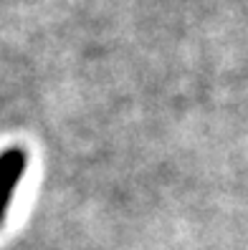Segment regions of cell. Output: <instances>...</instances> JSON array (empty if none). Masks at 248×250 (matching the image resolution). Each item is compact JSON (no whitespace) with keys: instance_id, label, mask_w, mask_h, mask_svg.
I'll list each match as a JSON object with an SVG mask.
<instances>
[{"instance_id":"obj_1","label":"cell","mask_w":248,"mask_h":250,"mask_svg":"<svg viewBox=\"0 0 248 250\" xmlns=\"http://www.w3.org/2000/svg\"><path fill=\"white\" fill-rule=\"evenodd\" d=\"M25 172V152L23 149H8L0 154V223L13 202V195L18 189V182Z\"/></svg>"}]
</instances>
